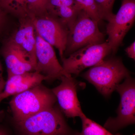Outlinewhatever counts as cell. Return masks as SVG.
Wrapping results in <instances>:
<instances>
[{
    "mask_svg": "<svg viewBox=\"0 0 135 135\" xmlns=\"http://www.w3.org/2000/svg\"><path fill=\"white\" fill-rule=\"evenodd\" d=\"M9 120L14 135H80L70 127L55 105L21 121Z\"/></svg>",
    "mask_w": 135,
    "mask_h": 135,
    "instance_id": "obj_1",
    "label": "cell"
},
{
    "mask_svg": "<svg viewBox=\"0 0 135 135\" xmlns=\"http://www.w3.org/2000/svg\"><path fill=\"white\" fill-rule=\"evenodd\" d=\"M57 99L51 89L42 84L13 96L9 101L11 116L9 119L16 122L52 107Z\"/></svg>",
    "mask_w": 135,
    "mask_h": 135,
    "instance_id": "obj_2",
    "label": "cell"
},
{
    "mask_svg": "<svg viewBox=\"0 0 135 135\" xmlns=\"http://www.w3.org/2000/svg\"><path fill=\"white\" fill-rule=\"evenodd\" d=\"M130 76V73L118 57L105 58L82 74L105 97L109 98L121 81Z\"/></svg>",
    "mask_w": 135,
    "mask_h": 135,
    "instance_id": "obj_3",
    "label": "cell"
},
{
    "mask_svg": "<svg viewBox=\"0 0 135 135\" xmlns=\"http://www.w3.org/2000/svg\"><path fill=\"white\" fill-rule=\"evenodd\" d=\"M98 25L82 10L69 29L64 57L88 45L104 42V35L100 31Z\"/></svg>",
    "mask_w": 135,
    "mask_h": 135,
    "instance_id": "obj_4",
    "label": "cell"
},
{
    "mask_svg": "<svg viewBox=\"0 0 135 135\" xmlns=\"http://www.w3.org/2000/svg\"><path fill=\"white\" fill-rule=\"evenodd\" d=\"M120 96V103L116 118L110 117L104 127L111 133L117 132L135 122V81L130 76L126 78L116 89Z\"/></svg>",
    "mask_w": 135,
    "mask_h": 135,
    "instance_id": "obj_5",
    "label": "cell"
},
{
    "mask_svg": "<svg viewBox=\"0 0 135 135\" xmlns=\"http://www.w3.org/2000/svg\"><path fill=\"white\" fill-rule=\"evenodd\" d=\"M112 52L107 41L90 44L79 49L61 59L66 73L79 75L83 70L100 62Z\"/></svg>",
    "mask_w": 135,
    "mask_h": 135,
    "instance_id": "obj_6",
    "label": "cell"
},
{
    "mask_svg": "<svg viewBox=\"0 0 135 135\" xmlns=\"http://www.w3.org/2000/svg\"><path fill=\"white\" fill-rule=\"evenodd\" d=\"M135 19V0H122L121 5L116 15H114L108 21L106 33L107 42L114 54L121 45Z\"/></svg>",
    "mask_w": 135,
    "mask_h": 135,
    "instance_id": "obj_7",
    "label": "cell"
},
{
    "mask_svg": "<svg viewBox=\"0 0 135 135\" xmlns=\"http://www.w3.org/2000/svg\"><path fill=\"white\" fill-rule=\"evenodd\" d=\"M35 32L58 50L62 59L66 48L68 30L55 17L49 15L32 18Z\"/></svg>",
    "mask_w": 135,
    "mask_h": 135,
    "instance_id": "obj_8",
    "label": "cell"
},
{
    "mask_svg": "<svg viewBox=\"0 0 135 135\" xmlns=\"http://www.w3.org/2000/svg\"><path fill=\"white\" fill-rule=\"evenodd\" d=\"M60 80L59 85L51 89L59 108L67 118H80L84 114L77 97V92L82 83H80L71 75L63 76Z\"/></svg>",
    "mask_w": 135,
    "mask_h": 135,
    "instance_id": "obj_9",
    "label": "cell"
},
{
    "mask_svg": "<svg viewBox=\"0 0 135 135\" xmlns=\"http://www.w3.org/2000/svg\"><path fill=\"white\" fill-rule=\"evenodd\" d=\"M36 64L35 71L45 76L47 81L60 79L69 76L59 62L53 46L42 38L35 32Z\"/></svg>",
    "mask_w": 135,
    "mask_h": 135,
    "instance_id": "obj_10",
    "label": "cell"
},
{
    "mask_svg": "<svg viewBox=\"0 0 135 135\" xmlns=\"http://www.w3.org/2000/svg\"><path fill=\"white\" fill-rule=\"evenodd\" d=\"M2 54L7 67L8 77L35 71L32 64L16 46L7 42Z\"/></svg>",
    "mask_w": 135,
    "mask_h": 135,
    "instance_id": "obj_11",
    "label": "cell"
},
{
    "mask_svg": "<svg viewBox=\"0 0 135 135\" xmlns=\"http://www.w3.org/2000/svg\"><path fill=\"white\" fill-rule=\"evenodd\" d=\"M26 3V0H0V5L5 12H10L20 19L28 17Z\"/></svg>",
    "mask_w": 135,
    "mask_h": 135,
    "instance_id": "obj_12",
    "label": "cell"
},
{
    "mask_svg": "<svg viewBox=\"0 0 135 135\" xmlns=\"http://www.w3.org/2000/svg\"><path fill=\"white\" fill-rule=\"evenodd\" d=\"M80 118L82 122V130L80 132V135H114L98 123L88 118L85 114Z\"/></svg>",
    "mask_w": 135,
    "mask_h": 135,
    "instance_id": "obj_13",
    "label": "cell"
},
{
    "mask_svg": "<svg viewBox=\"0 0 135 135\" xmlns=\"http://www.w3.org/2000/svg\"><path fill=\"white\" fill-rule=\"evenodd\" d=\"M48 0H26L27 16L32 18L48 14L47 6Z\"/></svg>",
    "mask_w": 135,
    "mask_h": 135,
    "instance_id": "obj_14",
    "label": "cell"
},
{
    "mask_svg": "<svg viewBox=\"0 0 135 135\" xmlns=\"http://www.w3.org/2000/svg\"><path fill=\"white\" fill-rule=\"evenodd\" d=\"M92 19L99 23L101 19L95 0H74Z\"/></svg>",
    "mask_w": 135,
    "mask_h": 135,
    "instance_id": "obj_15",
    "label": "cell"
},
{
    "mask_svg": "<svg viewBox=\"0 0 135 135\" xmlns=\"http://www.w3.org/2000/svg\"><path fill=\"white\" fill-rule=\"evenodd\" d=\"M101 19L108 21L114 14L113 7L115 0H95Z\"/></svg>",
    "mask_w": 135,
    "mask_h": 135,
    "instance_id": "obj_16",
    "label": "cell"
},
{
    "mask_svg": "<svg viewBox=\"0 0 135 135\" xmlns=\"http://www.w3.org/2000/svg\"><path fill=\"white\" fill-rule=\"evenodd\" d=\"M79 5L74 0H48L47 6L48 14L53 10L64 6L73 7Z\"/></svg>",
    "mask_w": 135,
    "mask_h": 135,
    "instance_id": "obj_17",
    "label": "cell"
},
{
    "mask_svg": "<svg viewBox=\"0 0 135 135\" xmlns=\"http://www.w3.org/2000/svg\"><path fill=\"white\" fill-rule=\"evenodd\" d=\"M3 120H0V135H14L11 129L3 122Z\"/></svg>",
    "mask_w": 135,
    "mask_h": 135,
    "instance_id": "obj_18",
    "label": "cell"
},
{
    "mask_svg": "<svg viewBox=\"0 0 135 135\" xmlns=\"http://www.w3.org/2000/svg\"><path fill=\"white\" fill-rule=\"evenodd\" d=\"M126 52L128 56L135 60V42H133L126 49Z\"/></svg>",
    "mask_w": 135,
    "mask_h": 135,
    "instance_id": "obj_19",
    "label": "cell"
},
{
    "mask_svg": "<svg viewBox=\"0 0 135 135\" xmlns=\"http://www.w3.org/2000/svg\"><path fill=\"white\" fill-rule=\"evenodd\" d=\"M6 21L5 11L0 5V31L3 28Z\"/></svg>",
    "mask_w": 135,
    "mask_h": 135,
    "instance_id": "obj_20",
    "label": "cell"
},
{
    "mask_svg": "<svg viewBox=\"0 0 135 135\" xmlns=\"http://www.w3.org/2000/svg\"><path fill=\"white\" fill-rule=\"evenodd\" d=\"M6 81L3 76L2 66L0 62V94L2 93L5 88Z\"/></svg>",
    "mask_w": 135,
    "mask_h": 135,
    "instance_id": "obj_21",
    "label": "cell"
}]
</instances>
